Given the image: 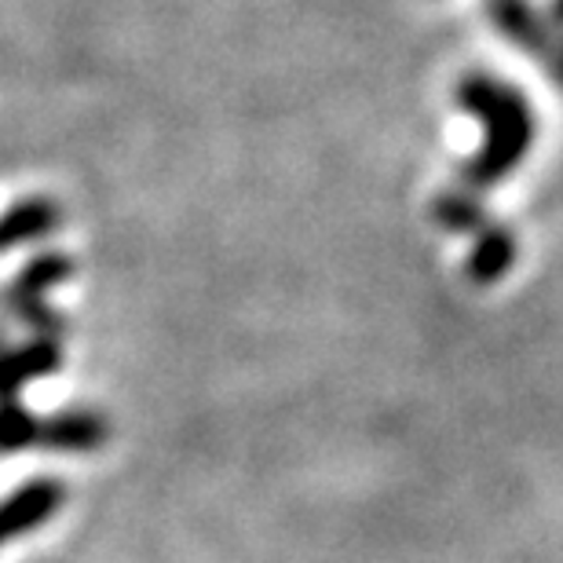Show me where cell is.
<instances>
[{"label":"cell","mask_w":563,"mask_h":563,"mask_svg":"<svg viewBox=\"0 0 563 563\" xmlns=\"http://www.w3.org/2000/svg\"><path fill=\"white\" fill-rule=\"evenodd\" d=\"M457 107L483 125V146L461 165L468 190H490L512 176L531 154L538 121L523 92L494 74H465L457 85Z\"/></svg>","instance_id":"6da1fadb"},{"label":"cell","mask_w":563,"mask_h":563,"mask_svg":"<svg viewBox=\"0 0 563 563\" xmlns=\"http://www.w3.org/2000/svg\"><path fill=\"white\" fill-rule=\"evenodd\" d=\"M74 278V261L66 253H41L22 267L15 282L0 292L4 297V308L15 314L22 325H30L37 336H63V314L48 308V292L63 282Z\"/></svg>","instance_id":"7a4b0ae2"},{"label":"cell","mask_w":563,"mask_h":563,"mask_svg":"<svg viewBox=\"0 0 563 563\" xmlns=\"http://www.w3.org/2000/svg\"><path fill=\"white\" fill-rule=\"evenodd\" d=\"M63 501H66V487L52 476L30 479L11 494H4L0 498V545L44 527L63 509Z\"/></svg>","instance_id":"3957f363"},{"label":"cell","mask_w":563,"mask_h":563,"mask_svg":"<svg viewBox=\"0 0 563 563\" xmlns=\"http://www.w3.org/2000/svg\"><path fill=\"white\" fill-rule=\"evenodd\" d=\"M63 369V344L55 336H33L0 352V402L19 399L30 380H44Z\"/></svg>","instance_id":"277c9868"},{"label":"cell","mask_w":563,"mask_h":563,"mask_svg":"<svg viewBox=\"0 0 563 563\" xmlns=\"http://www.w3.org/2000/svg\"><path fill=\"white\" fill-rule=\"evenodd\" d=\"M110 421L96 410H59L41 418L37 450L48 454H96L99 446H107Z\"/></svg>","instance_id":"5b68a950"},{"label":"cell","mask_w":563,"mask_h":563,"mask_svg":"<svg viewBox=\"0 0 563 563\" xmlns=\"http://www.w3.org/2000/svg\"><path fill=\"white\" fill-rule=\"evenodd\" d=\"M63 223L59 201L52 198H22L11 209L0 212V253L19 250V245L52 239Z\"/></svg>","instance_id":"8992f818"},{"label":"cell","mask_w":563,"mask_h":563,"mask_svg":"<svg viewBox=\"0 0 563 563\" xmlns=\"http://www.w3.org/2000/svg\"><path fill=\"white\" fill-rule=\"evenodd\" d=\"M516 256H520L516 231L501 228V223H483L476 231V242H472V250H468L465 272L476 286H494V282H501L512 272Z\"/></svg>","instance_id":"52a82bcc"},{"label":"cell","mask_w":563,"mask_h":563,"mask_svg":"<svg viewBox=\"0 0 563 563\" xmlns=\"http://www.w3.org/2000/svg\"><path fill=\"white\" fill-rule=\"evenodd\" d=\"M490 11V22L501 30L505 41H512L516 48L531 52V55H545L556 48L553 33H549L545 19L538 15L531 0H490L487 4Z\"/></svg>","instance_id":"ba28073f"},{"label":"cell","mask_w":563,"mask_h":563,"mask_svg":"<svg viewBox=\"0 0 563 563\" xmlns=\"http://www.w3.org/2000/svg\"><path fill=\"white\" fill-rule=\"evenodd\" d=\"M432 220L450 234H476L487 223V209L476 198V190H446L432 201Z\"/></svg>","instance_id":"9c48e42d"},{"label":"cell","mask_w":563,"mask_h":563,"mask_svg":"<svg viewBox=\"0 0 563 563\" xmlns=\"http://www.w3.org/2000/svg\"><path fill=\"white\" fill-rule=\"evenodd\" d=\"M41 418L30 407H22V399L0 402V454H26L37 450Z\"/></svg>","instance_id":"30bf717a"}]
</instances>
